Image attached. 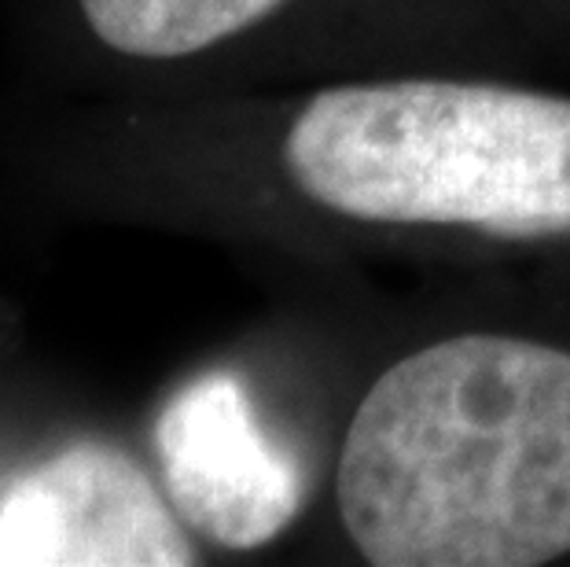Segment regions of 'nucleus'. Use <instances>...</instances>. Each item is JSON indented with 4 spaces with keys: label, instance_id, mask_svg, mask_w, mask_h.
Here are the masks:
<instances>
[{
    "label": "nucleus",
    "instance_id": "7ed1b4c3",
    "mask_svg": "<svg viewBox=\"0 0 570 567\" xmlns=\"http://www.w3.org/2000/svg\"><path fill=\"white\" fill-rule=\"evenodd\" d=\"M191 541L148 472L78 442L0 493V567H185Z\"/></svg>",
    "mask_w": 570,
    "mask_h": 567
},
{
    "label": "nucleus",
    "instance_id": "39448f33",
    "mask_svg": "<svg viewBox=\"0 0 570 567\" xmlns=\"http://www.w3.org/2000/svg\"><path fill=\"white\" fill-rule=\"evenodd\" d=\"M284 0H81L96 38L126 56L174 59L254 27Z\"/></svg>",
    "mask_w": 570,
    "mask_h": 567
},
{
    "label": "nucleus",
    "instance_id": "f257e3e1",
    "mask_svg": "<svg viewBox=\"0 0 570 567\" xmlns=\"http://www.w3.org/2000/svg\"><path fill=\"white\" fill-rule=\"evenodd\" d=\"M375 567H533L570 553V354L460 335L386 369L338 457Z\"/></svg>",
    "mask_w": 570,
    "mask_h": 567
},
{
    "label": "nucleus",
    "instance_id": "20e7f679",
    "mask_svg": "<svg viewBox=\"0 0 570 567\" xmlns=\"http://www.w3.org/2000/svg\"><path fill=\"white\" fill-rule=\"evenodd\" d=\"M155 450L174 509L225 549H258L284 535L306 501V476L258 424L233 372H206L163 409Z\"/></svg>",
    "mask_w": 570,
    "mask_h": 567
},
{
    "label": "nucleus",
    "instance_id": "f03ea898",
    "mask_svg": "<svg viewBox=\"0 0 570 567\" xmlns=\"http://www.w3.org/2000/svg\"><path fill=\"white\" fill-rule=\"evenodd\" d=\"M295 185L361 222L570 233V100L468 81L324 89L284 140Z\"/></svg>",
    "mask_w": 570,
    "mask_h": 567
}]
</instances>
